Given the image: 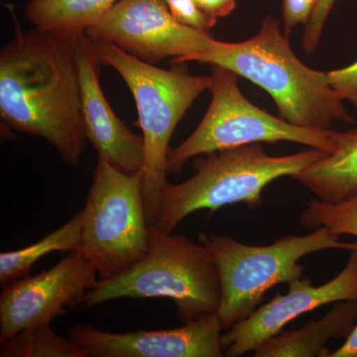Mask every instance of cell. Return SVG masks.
Returning a JSON list of instances; mask_svg holds the SVG:
<instances>
[{"label":"cell","mask_w":357,"mask_h":357,"mask_svg":"<svg viewBox=\"0 0 357 357\" xmlns=\"http://www.w3.org/2000/svg\"><path fill=\"white\" fill-rule=\"evenodd\" d=\"M84 32L91 41L114 44L152 65L204 53L215 40L178 23L164 0H119Z\"/></svg>","instance_id":"9"},{"label":"cell","mask_w":357,"mask_h":357,"mask_svg":"<svg viewBox=\"0 0 357 357\" xmlns=\"http://www.w3.org/2000/svg\"><path fill=\"white\" fill-rule=\"evenodd\" d=\"M318 0H282L284 34L289 38L297 26H306Z\"/></svg>","instance_id":"22"},{"label":"cell","mask_w":357,"mask_h":357,"mask_svg":"<svg viewBox=\"0 0 357 357\" xmlns=\"http://www.w3.org/2000/svg\"><path fill=\"white\" fill-rule=\"evenodd\" d=\"M349 252L344 270L333 280L321 286L312 285L307 277L290 282L286 295L277 294L269 303L222 333L225 356L239 357L255 351L293 319L312 310L340 301H357V249Z\"/></svg>","instance_id":"11"},{"label":"cell","mask_w":357,"mask_h":357,"mask_svg":"<svg viewBox=\"0 0 357 357\" xmlns=\"http://www.w3.org/2000/svg\"><path fill=\"white\" fill-rule=\"evenodd\" d=\"M300 222L305 229L328 227L338 236L357 237V197L338 203L312 199L301 213Z\"/></svg>","instance_id":"19"},{"label":"cell","mask_w":357,"mask_h":357,"mask_svg":"<svg viewBox=\"0 0 357 357\" xmlns=\"http://www.w3.org/2000/svg\"><path fill=\"white\" fill-rule=\"evenodd\" d=\"M1 357H84L70 338L60 337L50 324L30 326L2 342Z\"/></svg>","instance_id":"18"},{"label":"cell","mask_w":357,"mask_h":357,"mask_svg":"<svg viewBox=\"0 0 357 357\" xmlns=\"http://www.w3.org/2000/svg\"><path fill=\"white\" fill-rule=\"evenodd\" d=\"M357 321V301L337 302L325 317L279 333L253 351L255 357H331L330 340L349 337Z\"/></svg>","instance_id":"14"},{"label":"cell","mask_w":357,"mask_h":357,"mask_svg":"<svg viewBox=\"0 0 357 357\" xmlns=\"http://www.w3.org/2000/svg\"><path fill=\"white\" fill-rule=\"evenodd\" d=\"M331 357H357V323L349 337L345 338L344 344L333 352Z\"/></svg>","instance_id":"25"},{"label":"cell","mask_w":357,"mask_h":357,"mask_svg":"<svg viewBox=\"0 0 357 357\" xmlns=\"http://www.w3.org/2000/svg\"><path fill=\"white\" fill-rule=\"evenodd\" d=\"M337 0H318L309 22L305 26L303 35V50L306 53H314L318 48L323 36L324 28L331 11L333 10Z\"/></svg>","instance_id":"21"},{"label":"cell","mask_w":357,"mask_h":357,"mask_svg":"<svg viewBox=\"0 0 357 357\" xmlns=\"http://www.w3.org/2000/svg\"><path fill=\"white\" fill-rule=\"evenodd\" d=\"M335 150L294 178L319 199L338 203L357 197V128L333 132Z\"/></svg>","instance_id":"15"},{"label":"cell","mask_w":357,"mask_h":357,"mask_svg":"<svg viewBox=\"0 0 357 357\" xmlns=\"http://www.w3.org/2000/svg\"><path fill=\"white\" fill-rule=\"evenodd\" d=\"M98 270L81 249L70 251L57 265L36 276L25 277L0 296V342L30 326L51 324L82 304L98 282Z\"/></svg>","instance_id":"10"},{"label":"cell","mask_w":357,"mask_h":357,"mask_svg":"<svg viewBox=\"0 0 357 357\" xmlns=\"http://www.w3.org/2000/svg\"><path fill=\"white\" fill-rule=\"evenodd\" d=\"M0 52V119L4 128L43 138L68 165L86 150L76 47L79 33L35 27Z\"/></svg>","instance_id":"1"},{"label":"cell","mask_w":357,"mask_h":357,"mask_svg":"<svg viewBox=\"0 0 357 357\" xmlns=\"http://www.w3.org/2000/svg\"><path fill=\"white\" fill-rule=\"evenodd\" d=\"M217 314L172 330L114 333L93 326L70 328L69 337L84 357H222V331Z\"/></svg>","instance_id":"12"},{"label":"cell","mask_w":357,"mask_h":357,"mask_svg":"<svg viewBox=\"0 0 357 357\" xmlns=\"http://www.w3.org/2000/svg\"><path fill=\"white\" fill-rule=\"evenodd\" d=\"M199 241L217 263L222 284L217 314L225 330L252 314L270 289L302 278L305 268L299 261L305 256L326 249H357V241L344 243L328 227L307 236H283L264 246L248 245L227 234H201Z\"/></svg>","instance_id":"6"},{"label":"cell","mask_w":357,"mask_h":357,"mask_svg":"<svg viewBox=\"0 0 357 357\" xmlns=\"http://www.w3.org/2000/svg\"><path fill=\"white\" fill-rule=\"evenodd\" d=\"M328 77L338 98L357 107V61L342 69L328 72Z\"/></svg>","instance_id":"23"},{"label":"cell","mask_w":357,"mask_h":357,"mask_svg":"<svg viewBox=\"0 0 357 357\" xmlns=\"http://www.w3.org/2000/svg\"><path fill=\"white\" fill-rule=\"evenodd\" d=\"M76 56L86 139L95 147L98 156L117 168L129 173L142 170L143 136L133 133L110 107L100 86L102 64L84 31L77 35Z\"/></svg>","instance_id":"13"},{"label":"cell","mask_w":357,"mask_h":357,"mask_svg":"<svg viewBox=\"0 0 357 357\" xmlns=\"http://www.w3.org/2000/svg\"><path fill=\"white\" fill-rule=\"evenodd\" d=\"M210 76V107L194 132L169 150L167 174L182 172L199 155L253 143L290 141L328 153L335 150V130L300 128L259 109L243 95L232 70L211 65Z\"/></svg>","instance_id":"8"},{"label":"cell","mask_w":357,"mask_h":357,"mask_svg":"<svg viewBox=\"0 0 357 357\" xmlns=\"http://www.w3.org/2000/svg\"><path fill=\"white\" fill-rule=\"evenodd\" d=\"M169 11L181 24L199 30L210 32L217 24V18L208 15L202 10L196 0H164Z\"/></svg>","instance_id":"20"},{"label":"cell","mask_w":357,"mask_h":357,"mask_svg":"<svg viewBox=\"0 0 357 357\" xmlns=\"http://www.w3.org/2000/svg\"><path fill=\"white\" fill-rule=\"evenodd\" d=\"M91 44L102 66L119 73L135 100L145 147L141 170L143 197L148 220L153 225L167 183V158L174 130L199 95L208 91L211 77L192 76L177 68L160 69L114 44L93 41Z\"/></svg>","instance_id":"5"},{"label":"cell","mask_w":357,"mask_h":357,"mask_svg":"<svg viewBox=\"0 0 357 357\" xmlns=\"http://www.w3.org/2000/svg\"><path fill=\"white\" fill-rule=\"evenodd\" d=\"M328 152L310 148L298 153L270 156L259 143L218 150L194 161L196 174L180 184L167 181L154 225L173 232L185 218L201 210L217 211L243 203L262 204L265 187L277 178L295 177Z\"/></svg>","instance_id":"4"},{"label":"cell","mask_w":357,"mask_h":357,"mask_svg":"<svg viewBox=\"0 0 357 357\" xmlns=\"http://www.w3.org/2000/svg\"><path fill=\"white\" fill-rule=\"evenodd\" d=\"M83 229L82 211L69 222L36 243L0 255V286L9 287L27 277L35 263L52 252H70L79 248Z\"/></svg>","instance_id":"17"},{"label":"cell","mask_w":357,"mask_h":357,"mask_svg":"<svg viewBox=\"0 0 357 357\" xmlns=\"http://www.w3.org/2000/svg\"><path fill=\"white\" fill-rule=\"evenodd\" d=\"M142 171L129 173L98 156L93 184L82 210L79 249L96 265L100 280L126 271L146 255L150 223Z\"/></svg>","instance_id":"7"},{"label":"cell","mask_w":357,"mask_h":357,"mask_svg":"<svg viewBox=\"0 0 357 357\" xmlns=\"http://www.w3.org/2000/svg\"><path fill=\"white\" fill-rule=\"evenodd\" d=\"M202 10L215 18L227 17L236 9V0H196Z\"/></svg>","instance_id":"24"},{"label":"cell","mask_w":357,"mask_h":357,"mask_svg":"<svg viewBox=\"0 0 357 357\" xmlns=\"http://www.w3.org/2000/svg\"><path fill=\"white\" fill-rule=\"evenodd\" d=\"M122 298L172 300L184 324L217 314L222 301L217 263L204 244L151 225L144 257L126 271L96 282L81 306H98Z\"/></svg>","instance_id":"3"},{"label":"cell","mask_w":357,"mask_h":357,"mask_svg":"<svg viewBox=\"0 0 357 357\" xmlns=\"http://www.w3.org/2000/svg\"><path fill=\"white\" fill-rule=\"evenodd\" d=\"M198 62L220 66L257 84L271 96L284 121L311 129H331L335 121L354 123L335 93L328 73L301 62L278 20L268 16L259 32L246 41L229 43L213 40L208 51L180 59L173 64Z\"/></svg>","instance_id":"2"},{"label":"cell","mask_w":357,"mask_h":357,"mask_svg":"<svg viewBox=\"0 0 357 357\" xmlns=\"http://www.w3.org/2000/svg\"><path fill=\"white\" fill-rule=\"evenodd\" d=\"M26 18L35 27L56 31H86L119 0H25Z\"/></svg>","instance_id":"16"}]
</instances>
